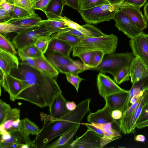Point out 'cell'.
Wrapping results in <instances>:
<instances>
[{"label":"cell","mask_w":148,"mask_h":148,"mask_svg":"<svg viewBox=\"0 0 148 148\" xmlns=\"http://www.w3.org/2000/svg\"><path fill=\"white\" fill-rule=\"evenodd\" d=\"M51 0H39L34 3L35 10H40L45 13L47 6Z\"/></svg>","instance_id":"bcb514c9"},{"label":"cell","mask_w":148,"mask_h":148,"mask_svg":"<svg viewBox=\"0 0 148 148\" xmlns=\"http://www.w3.org/2000/svg\"><path fill=\"white\" fill-rule=\"evenodd\" d=\"M28 135H36L40 130L33 121L27 118L21 120L20 128Z\"/></svg>","instance_id":"f546056e"},{"label":"cell","mask_w":148,"mask_h":148,"mask_svg":"<svg viewBox=\"0 0 148 148\" xmlns=\"http://www.w3.org/2000/svg\"><path fill=\"white\" fill-rule=\"evenodd\" d=\"M65 5L64 0H51L47 6L45 13L48 19L60 18Z\"/></svg>","instance_id":"d4e9b609"},{"label":"cell","mask_w":148,"mask_h":148,"mask_svg":"<svg viewBox=\"0 0 148 148\" xmlns=\"http://www.w3.org/2000/svg\"><path fill=\"white\" fill-rule=\"evenodd\" d=\"M24 29L15 24L8 23H0V33L6 35L12 32H18Z\"/></svg>","instance_id":"836d02e7"},{"label":"cell","mask_w":148,"mask_h":148,"mask_svg":"<svg viewBox=\"0 0 148 148\" xmlns=\"http://www.w3.org/2000/svg\"><path fill=\"white\" fill-rule=\"evenodd\" d=\"M148 120V103L144 107L140 116L137 119L135 127L143 122Z\"/></svg>","instance_id":"7dc6e473"},{"label":"cell","mask_w":148,"mask_h":148,"mask_svg":"<svg viewBox=\"0 0 148 148\" xmlns=\"http://www.w3.org/2000/svg\"><path fill=\"white\" fill-rule=\"evenodd\" d=\"M21 49L33 58H38L44 55L35 45L27 46Z\"/></svg>","instance_id":"f35d334b"},{"label":"cell","mask_w":148,"mask_h":148,"mask_svg":"<svg viewBox=\"0 0 148 148\" xmlns=\"http://www.w3.org/2000/svg\"><path fill=\"white\" fill-rule=\"evenodd\" d=\"M130 64L121 70L114 77L113 80L117 84H121L130 80Z\"/></svg>","instance_id":"d6a6232c"},{"label":"cell","mask_w":148,"mask_h":148,"mask_svg":"<svg viewBox=\"0 0 148 148\" xmlns=\"http://www.w3.org/2000/svg\"><path fill=\"white\" fill-rule=\"evenodd\" d=\"M133 5L124 2L117 4H104L85 10L79 12L83 19L87 23L97 24L114 19L117 12L121 7Z\"/></svg>","instance_id":"3957f363"},{"label":"cell","mask_w":148,"mask_h":148,"mask_svg":"<svg viewBox=\"0 0 148 148\" xmlns=\"http://www.w3.org/2000/svg\"><path fill=\"white\" fill-rule=\"evenodd\" d=\"M102 138L87 128L82 136L77 137L68 148H102Z\"/></svg>","instance_id":"ba28073f"},{"label":"cell","mask_w":148,"mask_h":148,"mask_svg":"<svg viewBox=\"0 0 148 148\" xmlns=\"http://www.w3.org/2000/svg\"><path fill=\"white\" fill-rule=\"evenodd\" d=\"M134 139L137 142H144L145 141V138L144 135L142 134H138L135 136Z\"/></svg>","instance_id":"6f0895ef"},{"label":"cell","mask_w":148,"mask_h":148,"mask_svg":"<svg viewBox=\"0 0 148 148\" xmlns=\"http://www.w3.org/2000/svg\"><path fill=\"white\" fill-rule=\"evenodd\" d=\"M97 83L99 93L104 99L113 94L127 90L121 88L109 76L100 72L97 76Z\"/></svg>","instance_id":"9c48e42d"},{"label":"cell","mask_w":148,"mask_h":148,"mask_svg":"<svg viewBox=\"0 0 148 148\" xmlns=\"http://www.w3.org/2000/svg\"><path fill=\"white\" fill-rule=\"evenodd\" d=\"M19 64L15 55L0 49V71L3 73L10 74L12 70L18 68Z\"/></svg>","instance_id":"2e32d148"},{"label":"cell","mask_w":148,"mask_h":148,"mask_svg":"<svg viewBox=\"0 0 148 148\" xmlns=\"http://www.w3.org/2000/svg\"><path fill=\"white\" fill-rule=\"evenodd\" d=\"M60 18L62 19L70 28L77 29L84 34L86 38L101 37L106 34L94 25L89 23L80 25L64 15Z\"/></svg>","instance_id":"4fadbf2b"},{"label":"cell","mask_w":148,"mask_h":148,"mask_svg":"<svg viewBox=\"0 0 148 148\" xmlns=\"http://www.w3.org/2000/svg\"><path fill=\"white\" fill-rule=\"evenodd\" d=\"M53 34L43 24L17 32L12 39V42L16 49H22L27 46L35 45L40 38H50Z\"/></svg>","instance_id":"5b68a950"},{"label":"cell","mask_w":148,"mask_h":148,"mask_svg":"<svg viewBox=\"0 0 148 148\" xmlns=\"http://www.w3.org/2000/svg\"><path fill=\"white\" fill-rule=\"evenodd\" d=\"M66 106L68 111H71L75 110L76 108L77 105L74 101H67Z\"/></svg>","instance_id":"11a10c76"},{"label":"cell","mask_w":148,"mask_h":148,"mask_svg":"<svg viewBox=\"0 0 148 148\" xmlns=\"http://www.w3.org/2000/svg\"><path fill=\"white\" fill-rule=\"evenodd\" d=\"M15 5L25 9L33 15H36L35 12L34 3L31 0H13Z\"/></svg>","instance_id":"d590c367"},{"label":"cell","mask_w":148,"mask_h":148,"mask_svg":"<svg viewBox=\"0 0 148 148\" xmlns=\"http://www.w3.org/2000/svg\"><path fill=\"white\" fill-rule=\"evenodd\" d=\"M21 122V120L20 119H18L14 121L12 125V130L20 129Z\"/></svg>","instance_id":"9f6ffc18"},{"label":"cell","mask_w":148,"mask_h":148,"mask_svg":"<svg viewBox=\"0 0 148 148\" xmlns=\"http://www.w3.org/2000/svg\"><path fill=\"white\" fill-rule=\"evenodd\" d=\"M81 123L75 126L60 136V138L52 143L48 144L45 148H68L73 141V138L76 134Z\"/></svg>","instance_id":"d6986e66"},{"label":"cell","mask_w":148,"mask_h":148,"mask_svg":"<svg viewBox=\"0 0 148 148\" xmlns=\"http://www.w3.org/2000/svg\"><path fill=\"white\" fill-rule=\"evenodd\" d=\"M86 70L87 67L83 63L78 60H75L64 67L60 73L65 74L69 73L78 75Z\"/></svg>","instance_id":"f1b7e54d"},{"label":"cell","mask_w":148,"mask_h":148,"mask_svg":"<svg viewBox=\"0 0 148 148\" xmlns=\"http://www.w3.org/2000/svg\"><path fill=\"white\" fill-rule=\"evenodd\" d=\"M140 8L132 5H125L121 8L120 10L143 31L147 27V21L143 14Z\"/></svg>","instance_id":"7c38bea8"},{"label":"cell","mask_w":148,"mask_h":148,"mask_svg":"<svg viewBox=\"0 0 148 148\" xmlns=\"http://www.w3.org/2000/svg\"><path fill=\"white\" fill-rule=\"evenodd\" d=\"M30 146L27 145H21L20 148H29Z\"/></svg>","instance_id":"6125c7cd"},{"label":"cell","mask_w":148,"mask_h":148,"mask_svg":"<svg viewBox=\"0 0 148 148\" xmlns=\"http://www.w3.org/2000/svg\"><path fill=\"white\" fill-rule=\"evenodd\" d=\"M42 21L36 14L22 18L12 20L7 23L17 25L25 29L43 25Z\"/></svg>","instance_id":"484cf974"},{"label":"cell","mask_w":148,"mask_h":148,"mask_svg":"<svg viewBox=\"0 0 148 148\" xmlns=\"http://www.w3.org/2000/svg\"><path fill=\"white\" fill-rule=\"evenodd\" d=\"M65 75L67 81L75 87L78 92L79 84L84 79L79 77L78 75L72 73H67Z\"/></svg>","instance_id":"60d3db41"},{"label":"cell","mask_w":148,"mask_h":148,"mask_svg":"<svg viewBox=\"0 0 148 148\" xmlns=\"http://www.w3.org/2000/svg\"><path fill=\"white\" fill-rule=\"evenodd\" d=\"M112 123L105 124H94V125L102 128L104 133V136L102 138L103 147L110 143L119 139L122 136L121 132L114 129L112 127Z\"/></svg>","instance_id":"603a6c76"},{"label":"cell","mask_w":148,"mask_h":148,"mask_svg":"<svg viewBox=\"0 0 148 148\" xmlns=\"http://www.w3.org/2000/svg\"><path fill=\"white\" fill-rule=\"evenodd\" d=\"M10 137L8 139L1 140L0 146L15 144L21 145H27L30 148L34 147L33 141L29 138V135L20 129L12 130L9 132Z\"/></svg>","instance_id":"9a60e30c"},{"label":"cell","mask_w":148,"mask_h":148,"mask_svg":"<svg viewBox=\"0 0 148 148\" xmlns=\"http://www.w3.org/2000/svg\"><path fill=\"white\" fill-rule=\"evenodd\" d=\"M0 49L4 51L16 55L17 52L13 43L6 36L0 33Z\"/></svg>","instance_id":"1f68e13d"},{"label":"cell","mask_w":148,"mask_h":148,"mask_svg":"<svg viewBox=\"0 0 148 148\" xmlns=\"http://www.w3.org/2000/svg\"><path fill=\"white\" fill-rule=\"evenodd\" d=\"M18 52L19 58L22 62L40 70L33 58L27 55L21 49H18Z\"/></svg>","instance_id":"ab89813d"},{"label":"cell","mask_w":148,"mask_h":148,"mask_svg":"<svg viewBox=\"0 0 148 148\" xmlns=\"http://www.w3.org/2000/svg\"><path fill=\"white\" fill-rule=\"evenodd\" d=\"M123 2L141 8L147 3L146 0H123Z\"/></svg>","instance_id":"f5cc1de1"},{"label":"cell","mask_w":148,"mask_h":148,"mask_svg":"<svg viewBox=\"0 0 148 148\" xmlns=\"http://www.w3.org/2000/svg\"><path fill=\"white\" fill-rule=\"evenodd\" d=\"M81 0H80V1H81Z\"/></svg>","instance_id":"003e7915"},{"label":"cell","mask_w":148,"mask_h":148,"mask_svg":"<svg viewBox=\"0 0 148 148\" xmlns=\"http://www.w3.org/2000/svg\"><path fill=\"white\" fill-rule=\"evenodd\" d=\"M148 103V89H146L144 90L137 106L132 114L125 118L116 120L115 123L123 133L128 134L135 132L136 122L144 108Z\"/></svg>","instance_id":"8992f818"},{"label":"cell","mask_w":148,"mask_h":148,"mask_svg":"<svg viewBox=\"0 0 148 148\" xmlns=\"http://www.w3.org/2000/svg\"><path fill=\"white\" fill-rule=\"evenodd\" d=\"M112 111L106 104L104 107L95 112H90L88 115L87 120L92 124H105L115 123L116 120L112 117Z\"/></svg>","instance_id":"e0dca14e"},{"label":"cell","mask_w":148,"mask_h":148,"mask_svg":"<svg viewBox=\"0 0 148 148\" xmlns=\"http://www.w3.org/2000/svg\"><path fill=\"white\" fill-rule=\"evenodd\" d=\"M44 55L59 72L66 65L74 61L71 57L56 51H47Z\"/></svg>","instance_id":"ffe728a7"},{"label":"cell","mask_w":148,"mask_h":148,"mask_svg":"<svg viewBox=\"0 0 148 148\" xmlns=\"http://www.w3.org/2000/svg\"><path fill=\"white\" fill-rule=\"evenodd\" d=\"M140 98L137 100L136 102L132 104L130 106H129L126 111L123 113V116L121 119H123L129 116L132 114L137 106L139 102Z\"/></svg>","instance_id":"816d5d0a"},{"label":"cell","mask_w":148,"mask_h":148,"mask_svg":"<svg viewBox=\"0 0 148 148\" xmlns=\"http://www.w3.org/2000/svg\"><path fill=\"white\" fill-rule=\"evenodd\" d=\"M42 22L46 28L55 33L69 27L61 19L43 20Z\"/></svg>","instance_id":"83f0119b"},{"label":"cell","mask_w":148,"mask_h":148,"mask_svg":"<svg viewBox=\"0 0 148 148\" xmlns=\"http://www.w3.org/2000/svg\"><path fill=\"white\" fill-rule=\"evenodd\" d=\"M147 126H148V120L140 124L136 127V128L140 129Z\"/></svg>","instance_id":"680465c9"},{"label":"cell","mask_w":148,"mask_h":148,"mask_svg":"<svg viewBox=\"0 0 148 148\" xmlns=\"http://www.w3.org/2000/svg\"><path fill=\"white\" fill-rule=\"evenodd\" d=\"M20 113L21 110L19 108H11L8 110L3 123L7 121H14L20 119Z\"/></svg>","instance_id":"b9f144b4"},{"label":"cell","mask_w":148,"mask_h":148,"mask_svg":"<svg viewBox=\"0 0 148 148\" xmlns=\"http://www.w3.org/2000/svg\"><path fill=\"white\" fill-rule=\"evenodd\" d=\"M31 0V1H34V0Z\"/></svg>","instance_id":"03108f58"},{"label":"cell","mask_w":148,"mask_h":148,"mask_svg":"<svg viewBox=\"0 0 148 148\" xmlns=\"http://www.w3.org/2000/svg\"><path fill=\"white\" fill-rule=\"evenodd\" d=\"M12 12L0 8V23L8 22L11 18Z\"/></svg>","instance_id":"681fc988"},{"label":"cell","mask_w":148,"mask_h":148,"mask_svg":"<svg viewBox=\"0 0 148 148\" xmlns=\"http://www.w3.org/2000/svg\"><path fill=\"white\" fill-rule=\"evenodd\" d=\"M39 0H34L33 2L34 3V2L37 1H39Z\"/></svg>","instance_id":"e7e4bbea"},{"label":"cell","mask_w":148,"mask_h":148,"mask_svg":"<svg viewBox=\"0 0 148 148\" xmlns=\"http://www.w3.org/2000/svg\"><path fill=\"white\" fill-rule=\"evenodd\" d=\"M73 47L65 41L55 37H51L49 39L47 51H56L70 57V53Z\"/></svg>","instance_id":"cb8c5ba5"},{"label":"cell","mask_w":148,"mask_h":148,"mask_svg":"<svg viewBox=\"0 0 148 148\" xmlns=\"http://www.w3.org/2000/svg\"><path fill=\"white\" fill-rule=\"evenodd\" d=\"M0 86L8 93L10 100L14 102L17 95L22 91L23 83L20 79L9 74H5L0 71Z\"/></svg>","instance_id":"52a82bcc"},{"label":"cell","mask_w":148,"mask_h":148,"mask_svg":"<svg viewBox=\"0 0 148 148\" xmlns=\"http://www.w3.org/2000/svg\"><path fill=\"white\" fill-rule=\"evenodd\" d=\"M145 37L148 44V34H145Z\"/></svg>","instance_id":"be15d7a7"},{"label":"cell","mask_w":148,"mask_h":148,"mask_svg":"<svg viewBox=\"0 0 148 148\" xmlns=\"http://www.w3.org/2000/svg\"><path fill=\"white\" fill-rule=\"evenodd\" d=\"M33 59L40 71L54 77H57L59 72L47 59L44 55Z\"/></svg>","instance_id":"4316f807"},{"label":"cell","mask_w":148,"mask_h":148,"mask_svg":"<svg viewBox=\"0 0 148 148\" xmlns=\"http://www.w3.org/2000/svg\"><path fill=\"white\" fill-rule=\"evenodd\" d=\"M10 74L23 83L22 91L16 99L23 100L41 108L49 107L54 98L62 93L55 78L27 64L19 62L17 69Z\"/></svg>","instance_id":"6da1fadb"},{"label":"cell","mask_w":148,"mask_h":148,"mask_svg":"<svg viewBox=\"0 0 148 148\" xmlns=\"http://www.w3.org/2000/svg\"><path fill=\"white\" fill-rule=\"evenodd\" d=\"M51 37L63 40L71 45L73 47L78 44L83 38L64 32H58L53 34Z\"/></svg>","instance_id":"4dcf8cb0"},{"label":"cell","mask_w":148,"mask_h":148,"mask_svg":"<svg viewBox=\"0 0 148 148\" xmlns=\"http://www.w3.org/2000/svg\"><path fill=\"white\" fill-rule=\"evenodd\" d=\"M114 19L116 28L130 39L143 32L120 9Z\"/></svg>","instance_id":"30bf717a"},{"label":"cell","mask_w":148,"mask_h":148,"mask_svg":"<svg viewBox=\"0 0 148 148\" xmlns=\"http://www.w3.org/2000/svg\"><path fill=\"white\" fill-rule=\"evenodd\" d=\"M14 6L13 0H0V8L12 12Z\"/></svg>","instance_id":"f6af8a7d"},{"label":"cell","mask_w":148,"mask_h":148,"mask_svg":"<svg viewBox=\"0 0 148 148\" xmlns=\"http://www.w3.org/2000/svg\"><path fill=\"white\" fill-rule=\"evenodd\" d=\"M131 82L132 84L148 76V67L138 57H134L130 64Z\"/></svg>","instance_id":"5bb4252c"},{"label":"cell","mask_w":148,"mask_h":148,"mask_svg":"<svg viewBox=\"0 0 148 148\" xmlns=\"http://www.w3.org/2000/svg\"><path fill=\"white\" fill-rule=\"evenodd\" d=\"M129 90L117 92L106 97L104 99L112 111L116 109L121 111L128 96Z\"/></svg>","instance_id":"44dd1931"},{"label":"cell","mask_w":148,"mask_h":148,"mask_svg":"<svg viewBox=\"0 0 148 148\" xmlns=\"http://www.w3.org/2000/svg\"><path fill=\"white\" fill-rule=\"evenodd\" d=\"M144 16L148 21V3H147L144 5Z\"/></svg>","instance_id":"91938a15"},{"label":"cell","mask_w":148,"mask_h":148,"mask_svg":"<svg viewBox=\"0 0 148 148\" xmlns=\"http://www.w3.org/2000/svg\"><path fill=\"white\" fill-rule=\"evenodd\" d=\"M105 55L104 53L101 51H93L89 64L87 66V70L88 68L95 67L99 64L102 61Z\"/></svg>","instance_id":"8d00e7d4"},{"label":"cell","mask_w":148,"mask_h":148,"mask_svg":"<svg viewBox=\"0 0 148 148\" xmlns=\"http://www.w3.org/2000/svg\"><path fill=\"white\" fill-rule=\"evenodd\" d=\"M146 89H148V76L132 84V87L129 90L126 102L121 110L123 113L129 107L130 101L132 97L134 95H137L141 93Z\"/></svg>","instance_id":"7402d4cb"},{"label":"cell","mask_w":148,"mask_h":148,"mask_svg":"<svg viewBox=\"0 0 148 148\" xmlns=\"http://www.w3.org/2000/svg\"><path fill=\"white\" fill-rule=\"evenodd\" d=\"M50 38H40L36 41L35 44L44 55L47 51Z\"/></svg>","instance_id":"7bdbcfd3"},{"label":"cell","mask_w":148,"mask_h":148,"mask_svg":"<svg viewBox=\"0 0 148 148\" xmlns=\"http://www.w3.org/2000/svg\"><path fill=\"white\" fill-rule=\"evenodd\" d=\"M134 57L132 53H115L107 55L98 66L88 68L91 70L100 72L109 73L114 77L121 70L130 65Z\"/></svg>","instance_id":"277c9868"},{"label":"cell","mask_w":148,"mask_h":148,"mask_svg":"<svg viewBox=\"0 0 148 148\" xmlns=\"http://www.w3.org/2000/svg\"><path fill=\"white\" fill-rule=\"evenodd\" d=\"M129 45L134 57H138L148 67V44L143 32L131 39Z\"/></svg>","instance_id":"8fae6325"},{"label":"cell","mask_w":148,"mask_h":148,"mask_svg":"<svg viewBox=\"0 0 148 148\" xmlns=\"http://www.w3.org/2000/svg\"><path fill=\"white\" fill-rule=\"evenodd\" d=\"M80 2V10L89 9L101 5L110 4L107 0H82Z\"/></svg>","instance_id":"e575fe53"},{"label":"cell","mask_w":148,"mask_h":148,"mask_svg":"<svg viewBox=\"0 0 148 148\" xmlns=\"http://www.w3.org/2000/svg\"><path fill=\"white\" fill-rule=\"evenodd\" d=\"M118 42V37L113 33L101 37L85 38L73 47L72 56L78 57L83 52L94 51L109 54L115 51Z\"/></svg>","instance_id":"7a4b0ae2"},{"label":"cell","mask_w":148,"mask_h":148,"mask_svg":"<svg viewBox=\"0 0 148 148\" xmlns=\"http://www.w3.org/2000/svg\"><path fill=\"white\" fill-rule=\"evenodd\" d=\"M92 51H89L83 52L79 56L83 64L86 66H88L90 61Z\"/></svg>","instance_id":"c3c4849f"},{"label":"cell","mask_w":148,"mask_h":148,"mask_svg":"<svg viewBox=\"0 0 148 148\" xmlns=\"http://www.w3.org/2000/svg\"><path fill=\"white\" fill-rule=\"evenodd\" d=\"M10 105L0 100V125L3 123L8 110L11 108Z\"/></svg>","instance_id":"ee69618b"},{"label":"cell","mask_w":148,"mask_h":148,"mask_svg":"<svg viewBox=\"0 0 148 148\" xmlns=\"http://www.w3.org/2000/svg\"><path fill=\"white\" fill-rule=\"evenodd\" d=\"M67 101L62 93L57 95L49 107L50 115L54 118L58 119L66 114L69 111L66 106Z\"/></svg>","instance_id":"ac0fdd59"},{"label":"cell","mask_w":148,"mask_h":148,"mask_svg":"<svg viewBox=\"0 0 148 148\" xmlns=\"http://www.w3.org/2000/svg\"><path fill=\"white\" fill-rule=\"evenodd\" d=\"M111 4H117L123 2V0H107Z\"/></svg>","instance_id":"94428289"},{"label":"cell","mask_w":148,"mask_h":148,"mask_svg":"<svg viewBox=\"0 0 148 148\" xmlns=\"http://www.w3.org/2000/svg\"><path fill=\"white\" fill-rule=\"evenodd\" d=\"M32 15H33L25 9L15 5L12 12L11 18L9 21L13 20L19 19L28 17Z\"/></svg>","instance_id":"74e56055"},{"label":"cell","mask_w":148,"mask_h":148,"mask_svg":"<svg viewBox=\"0 0 148 148\" xmlns=\"http://www.w3.org/2000/svg\"><path fill=\"white\" fill-rule=\"evenodd\" d=\"M65 5L78 11L81 9L80 0H64Z\"/></svg>","instance_id":"f907efd6"},{"label":"cell","mask_w":148,"mask_h":148,"mask_svg":"<svg viewBox=\"0 0 148 148\" xmlns=\"http://www.w3.org/2000/svg\"><path fill=\"white\" fill-rule=\"evenodd\" d=\"M111 115L112 118L114 120H118L122 118L123 113L122 111L120 110H114L112 111Z\"/></svg>","instance_id":"db71d44e"}]
</instances>
